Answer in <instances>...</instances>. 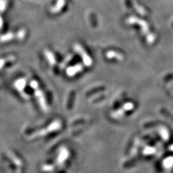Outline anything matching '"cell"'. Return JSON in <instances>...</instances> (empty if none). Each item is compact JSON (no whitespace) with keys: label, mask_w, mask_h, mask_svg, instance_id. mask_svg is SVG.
<instances>
[{"label":"cell","mask_w":173,"mask_h":173,"mask_svg":"<svg viewBox=\"0 0 173 173\" xmlns=\"http://www.w3.org/2000/svg\"><path fill=\"white\" fill-rule=\"evenodd\" d=\"M15 59V57L13 55H10V56H7V58L0 59V69H1L3 67L7 62H12V61H14Z\"/></svg>","instance_id":"7"},{"label":"cell","mask_w":173,"mask_h":173,"mask_svg":"<svg viewBox=\"0 0 173 173\" xmlns=\"http://www.w3.org/2000/svg\"><path fill=\"white\" fill-rule=\"evenodd\" d=\"M16 36H17V39L18 40H23L24 39L25 36H26V31L24 30H21L20 31H19L18 32L16 33Z\"/></svg>","instance_id":"8"},{"label":"cell","mask_w":173,"mask_h":173,"mask_svg":"<svg viewBox=\"0 0 173 173\" xmlns=\"http://www.w3.org/2000/svg\"><path fill=\"white\" fill-rule=\"evenodd\" d=\"M15 38L17 39L16 33H14L12 32H8L1 36V40L3 42H8V41H10V40H13L14 39H15Z\"/></svg>","instance_id":"6"},{"label":"cell","mask_w":173,"mask_h":173,"mask_svg":"<svg viewBox=\"0 0 173 173\" xmlns=\"http://www.w3.org/2000/svg\"><path fill=\"white\" fill-rule=\"evenodd\" d=\"M73 48L74 51L81 56L85 65L87 66V67H90V66L92 65V60L90 58V56L87 54V53L85 51L82 46L79 44H75Z\"/></svg>","instance_id":"2"},{"label":"cell","mask_w":173,"mask_h":173,"mask_svg":"<svg viewBox=\"0 0 173 173\" xmlns=\"http://www.w3.org/2000/svg\"><path fill=\"white\" fill-rule=\"evenodd\" d=\"M139 159H140L139 158H135L133 159H132L131 160V163H126V164H128V165H126V167H130L133 166L134 165L136 164Z\"/></svg>","instance_id":"9"},{"label":"cell","mask_w":173,"mask_h":173,"mask_svg":"<svg viewBox=\"0 0 173 173\" xmlns=\"http://www.w3.org/2000/svg\"><path fill=\"white\" fill-rule=\"evenodd\" d=\"M83 70V65L81 64H77L73 66H71L66 70V74L67 76L72 77L74 76L76 74L81 73Z\"/></svg>","instance_id":"4"},{"label":"cell","mask_w":173,"mask_h":173,"mask_svg":"<svg viewBox=\"0 0 173 173\" xmlns=\"http://www.w3.org/2000/svg\"><path fill=\"white\" fill-rule=\"evenodd\" d=\"M26 85V80L24 78H21L15 81L14 83V86L15 89L17 90V92L19 93L21 96L24 99H29V96L24 92L25 87Z\"/></svg>","instance_id":"3"},{"label":"cell","mask_w":173,"mask_h":173,"mask_svg":"<svg viewBox=\"0 0 173 173\" xmlns=\"http://www.w3.org/2000/svg\"><path fill=\"white\" fill-rule=\"evenodd\" d=\"M30 85L35 91V96L38 101L40 108L44 112L48 111V106L47 104L44 94L43 91L40 89V88H39L38 82L36 80H31L30 83Z\"/></svg>","instance_id":"1"},{"label":"cell","mask_w":173,"mask_h":173,"mask_svg":"<svg viewBox=\"0 0 173 173\" xmlns=\"http://www.w3.org/2000/svg\"><path fill=\"white\" fill-rule=\"evenodd\" d=\"M44 55L50 65H55L56 64V60L53 52L49 51V49H46L44 50Z\"/></svg>","instance_id":"5"}]
</instances>
